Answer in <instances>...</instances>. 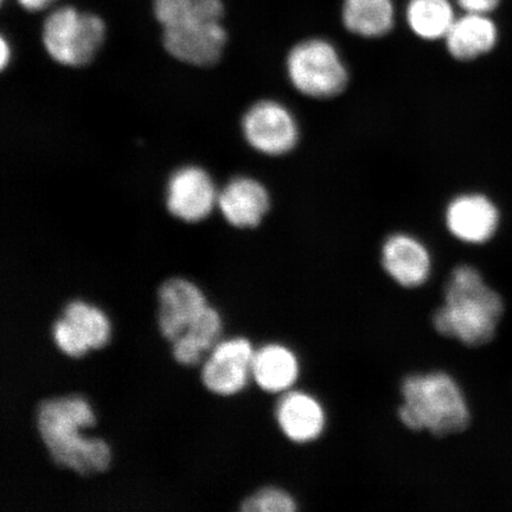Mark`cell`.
<instances>
[{
  "label": "cell",
  "instance_id": "cell-24",
  "mask_svg": "<svg viewBox=\"0 0 512 512\" xmlns=\"http://www.w3.org/2000/svg\"><path fill=\"white\" fill-rule=\"evenodd\" d=\"M454 3L463 12L492 15L499 8L502 0H454Z\"/></svg>",
  "mask_w": 512,
  "mask_h": 512
},
{
  "label": "cell",
  "instance_id": "cell-14",
  "mask_svg": "<svg viewBox=\"0 0 512 512\" xmlns=\"http://www.w3.org/2000/svg\"><path fill=\"white\" fill-rule=\"evenodd\" d=\"M272 197L259 179L236 176L219 191V207L224 220L239 229L259 227L270 213Z\"/></svg>",
  "mask_w": 512,
  "mask_h": 512
},
{
  "label": "cell",
  "instance_id": "cell-13",
  "mask_svg": "<svg viewBox=\"0 0 512 512\" xmlns=\"http://www.w3.org/2000/svg\"><path fill=\"white\" fill-rule=\"evenodd\" d=\"M275 421L284 437L297 445L315 443L326 430L328 414L315 395L296 388L281 394Z\"/></svg>",
  "mask_w": 512,
  "mask_h": 512
},
{
  "label": "cell",
  "instance_id": "cell-2",
  "mask_svg": "<svg viewBox=\"0 0 512 512\" xmlns=\"http://www.w3.org/2000/svg\"><path fill=\"white\" fill-rule=\"evenodd\" d=\"M504 313L501 294L476 267L459 265L447 279L444 302L432 316L439 335L478 348L494 339Z\"/></svg>",
  "mask_w": 512,
  "mask_h": 512
},
{
  "label": "cell",
  "instance_id": "cell-9",
  "mask_svg": "<svg viewBox=\"0 0 512 512\" xmlns=\"http://www.w3.org/2000/svg\"><path fill=\"white\" fill-rule=\"evenodd\" d=\"M255 350L247 338L234 337L217 343L203 364L201 380L209 392L232 396L242 392L253 380Z\"/></svg>",
  "mask_w": 512,
  "mask_h": 512
},
{
  "label": "cell",
  "instance_id": "cell-17",
  "mask_svg": "<svg viewBox=\"0 0 512 512\" xmlns=\"http://www.w3.org/2000/svg\"><path fill=\"white\" fill-rule=\"evenodd\" d=\"M342 24L349 34L364 40H379L393 31L394 0H343Z\"/></svg>",
  "mask_w": 512,
  "mask_h": 512
},
{
  "label": "cell",
  "instance_id": "cell-3",
  "mask_svg": "<svg viewBox=\"0 0 512 512\" xmlns=\"http://www.w3.org/2000/svg\"><path fill=\"white\" fill-rule=\"evenodd\" d=\"M163 44L176 60L195 67L219 62L227 44L221 0H155Z\"/></svg>",
  "mask_w": 512,
  "mask_h": 512
},
{
  "label": "cell",
  "instance_id": "cell-18",
  "mask_svg": "<svg viewBox=\"0 0 512 512\" xmlns=\"http://www.w3.org/2000/svg\"><path fill=\"white\" fill-rule=\"evenodd\" d=\"M456 8L454 0H408L405 21L419 40L444 41L458 17Z\"/></svg>",
  "mask_w": 512,
  "mask_h": 512
},
{
  "label": "cell",
  "instance_id": "cell-10",
  "mask_svg": "<svg viewBox=\"0 0 512 512\" xmlns=\"http://www.w3.org/2000/svg\"><path fill=\"white\" fill-rule=\"evenodd\" d=\"M445 227L452 238L470 246H482L495 238L501 226L496 203L482 192L453 197L445 209Z\"/></svg>",
  "mask_w": 512,
  "mask_h": 512
},
{
  "label": "cell",
  "instance_id": "cell-25",
  "mask_svg": "<svg viewBox=\"0 0 512 512\" xmlns=\"http://www.w3.org/2000/svg\"><path fill=\"white\" fill-rule=\"evenodd\" d=\"M54 0H19L25 9L29 11H40L46 9Z\"/></svg>",
  "mask_w": 512,
  "mask_h": 512
},
{
  "label": "cell",
  "instance_id": "cell-22",
  "mask_svg": "<svg viewBox=\"0 0 512 512\" xmlns=\"http://www.w3.org/2000/svg\"><path fill=\"white\" fill-rule=\"evenodd\" d=\"M51 336H53L57 349L66 356L79 358L91 350L73 326L63 317L55 320L51 326Z\"/></svg>",
  "mask_w": 512,
  "mask_h": 512
},
{
  "label": "cell",
  "instance_id": "cell-5",
  "mask_svg": "<svg viewBox=\"0 0 512 512\" xmlns=\"http://www.w3.org/2000/svg\"><path fill=\"white\" fill-rule=\"evenodd\" d=\"M285 72L294 91L311 100L335 99L350 83V70L341 51L324 37L294 44L286 56Z\"/></svg>",
  "mask_w": 512,
  "mask_h": 512
},
{
  "label": "cell",
  "instance_id": "cell-7",
  "mask_svg": "<svg viewBox=\"0 0 512 512\" xmlns=\"http://www.w3.org/2000/svg\"><path fill=\"white\" fill-rule=\"evenodd\" d=\"M241 131L251 149L271 158L290 155L302 136L296 115L274 99H262L249 106L241 120Z\"/></svg>",
  "mask_w": 512,
  "mask_h": 512
},
{
  "label": "cell",
  "instance_id": "cell-23",
  "mask_svg": "<svg viewBox=\"0 0 512 512\" xmlns=\"http://www.w3.org/2000/svg\"><path fill=\"white\" fill-rule=\"evenodd\" d=\"M171 351L175 361L185 367L196 366V364L201 361V355L203 354V352L185 336L178 337L176 341L172 342Z\"/></svg>",
  "mask_w": 512,
  "mask_h": 512
},
{
  "label": "cell",
  "instance_id": "cell-21",
  "mask_svg": "<svg viewBox=\"0 0 512 512\" xmlns=\"http://www.w3.org/2000/svg\"><path fill=\"white\" fill-rule=\"evenodd\" d=\"M221 330L220 313L208 305L182 336L189 338L198 349L204 352L213 349L219 343Z\"/></svg>",
  "mask_w": 512,
  "mask_h": 512
},
{
  "label": "cell",
  "instance_id": "cell-19",
  "mask_svg": "<svg viewBox=\"0 0 512 512\" xmlns=\"http://www.w3.org/2000/svg\"><path fill=\"white\" fill-rule=\"evenodd\" d=\"M61 317L73 326L91 350L102 349L110 341V320L94 305L72 300L64 305Z\"/></svg>",
  "mask_w": 512,
  "mask_h": 512
},
{
  "label": "cell",
  "instance_id": "cell-1",
  "mask_svg": "<svg viewBox=\"0 0 512 512\" xmlns=\"http://www.w3.org/2000/svg\"><path fill=\"white\" fill-rule=\"evenodd\" d=\"M94 425L92 407L80 395L43 400L36 408L37 431L51 462L82 477L105 472L111 465L106 441L81 434Z\"/></svg>",
  "mask_w": 512,
  "mask_h": 512
},
{
  "label": "cell",
  "instance_id": "cell-26",
  "mask_svg": "<svg viewBox=\"0 0 512 512\" xmlns=\"http://www.w3.org/2000/svg\"><path fill=\"white\" fill-rule=\"evenodd\" d=\"M11 57V50L8 46V43L2 38V48H0V62H2V67L5 68L8 66Z\"/></svg>",
  "mask_w": 512,
  "mask_h": 512
},
{
  "label": "cell",
  "instance_id": "cell-6",
  "mask_svg": "<svg viewBox=\"0 0 512 512\" xmlns=\"http://www.w3.org/2000/svg\"><path fill=\"white\" fill-rule=\"evenodd\" d=\"M105 34V23L100 17L61 8L44 22L42 40L51 59L64 67L79 68L94 60Z\"/></svg>",
  "mask_w": 512,
  "mask_h": 512
},
{
  "label": "cell",
  "instance_id": "cell-15",
  "mask_svg": "<svg viewBox=\"0 0 512 512\" xmlns=\"http://www.w3.org/2000/svg\"><path fill=\"white\" fill-rule=\"evenodd\" d=\"M499 30L491 15H458L443 41L448 55L458 62H472L491 53L497 46Z\"/></svg>",
  "mask_w": 512,
  "mask_h": 512
},
{
  "label": "cell",
  "instance_id": "cell-12",
  "mask_svg": "<svg viewBox=\"0 0 512 512\" xmlns=\"http://www.w3.org/2000/svg\"><path fill=\"white\" fill-rule=\"evenodd\" d=\"M157 324L168 342L181 337L208 306L200 287L183 278H170L157 292Z\"/></svg>",
  "mask_w": 512,
  "mask_h": 512
},
{
  "label": "cell",
  "instance_id": "cell-4",
  "mask_svg": "<svg viewBox=\"0 0 512 512\" xmlns=\"http://www.w3.org/2000/svg\"><path fill=\"white\" fill-rule=\"evenodd\" d=\"M398 416L413 432L450 437L470 426L471 411L462 387L445 371L412 374L403 379Z\"/></svg>",
  "mask_w": 512,
  "mask_h": 512
},
{
  "label": "cell",
  "instance_id": "cell-8",
  "mask_svg": "<svg viewBox=\"0 0 512 512\" xmlns=\"http://www.w3.org/2000/svg\"><path fill=\"white\" fill-rule=\"evenodd\" d=\"M219 191L201 166L184 165L172 172L166 183V209L179 221L201 222L217 207Z\"/></svg>",
  "mask_w": 512,
  "mask_h": 512
},
{
  "label": "cell",
  "instance_id": "cell-20",
  "mask_svg": "<svg viewBox=\"0 0 512 512\" xmlns=\"http://www.w3.org/2000/svg\"><path fill=\"white\" fill-rule=\"evenodd\" d=\"M298 502L291 494L275 486L262 488L247 497L241 504L243 512H293Z\"/></svg>",
  "mask_w": 512,
  "mask_h": 512
},
{
  "label": "cell",
  "instance_id": "cell-16",
  "mask_svg": "<svg viewBox=\"0 0 512 512\" xmlns=\"http://www.w3.org/2000/svg\"><path fill=\"white\" fill-rule=\"evenodd\" d=\"M300 371L296 352L285 344L270 343L255 350L252 377L266 393L281 395L294 389Z\"/></svg>",
  "mask_w": 512,
  "mask_h": 512
},
{
  "label": "cell",
  "instance_id": "cell-11",
  "mask_svg": "<svg viewBox=\"0 0 512 512\" xmlns=\"http://www.w3.org/2000/svg\"><path fill=\"white\" fill-rule=\"evenodd\" d=\"M381 265L396 285L414 290L430 280L433 259L430 248L418 236L396 232L382 243Z\"/></svg>",
  "mask_w": 512,
  "mask_h": 512
}]
</instances>
